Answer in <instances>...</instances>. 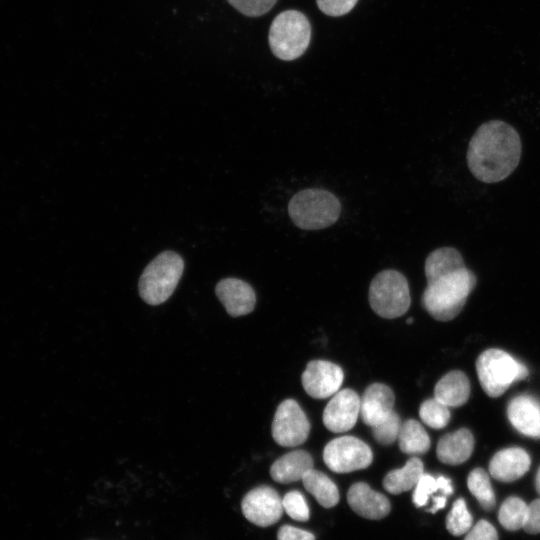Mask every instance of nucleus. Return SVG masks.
I'll return each mask as SVG.
<instances>
[{"label": "nucleus", "mask_w": 540, "mask_h": 540, "mask_svg": "<svg viewBox=\"0 0 540 540\" xmlns=\"http://www.w3.org/2000/svg\"><path fill=\"white\" fill-rule=\"evenodd\" d=\"M460 252L453 247H441L432 251L425 261L427 283L441 275L465 267Z\"/></svg>", "instance_id": "obj_22"}, {"label": "nucleus", "mask_w": 540, "mask_h": 540, "mask_svg": "<svg viewBox=\"0 0 540 540\" xmlns=\"http://www.w3.org/2000/svg\"><path fill=\"white\" fill-rule=\"evenodd\" d=\"M467 486L484 510L490 511L495 508V495L485 470L473 469L467 477Z\"/></svg>", "instance_id": "obj_26"}, {"label": "nucleus", "mask_w": 540, "mask_h": 540, "mask_svg": "<svg viewBox=\"0 0 540 540\" xmlns=\"http://www.w3.org/2000/svg\"><path fill=\"white\" fill-rule=\"evenodd\" d=\"M352 510L367 519H381L390 512V502L383 494L374 491L368 484H353L347 493Z\"/></svg>", "instance_id": "obj_15"}, {"label": "nucleus", "mask_w": 540, "mask_h": 540, "mask_svg": "<svg viewBox=\"0 0 540 540\" xmlns=\"http://www.w3.org/2000/svg\"><path fill=\"white\" fill-rule=\"evenodd\" d=\"M311 38L307 17L297 10L279 13L272 21L268 41L272 53L284 61H292L306 51Z\"/></svg>", "instance_id": "obj_4"}, {"label": "nucleus", "mask_w": 540, "mask_h": 540, "mask_svg": "<svg viewBox=\"0 0 540 540\" xmlns=\"http://www.w3.org/2000/svg\"><path fill=\"white\" fill-rule=\"evenodd\" d=\"M436 483L438 491H441L442 494L449 496L453 493L451 481L447 477L439 476L438 478H436Z\"/></svg>", "instance_id": "obj_37"}, {"label": "nucleus", "mask_w": 540, "mask_h": 540, "mask_svg": "<svg viewBox=\"0 0 540 540\" xmlns=\"http://www.w3.org/2000/svg\"><path fill=\"white\" fill-rule=\"evenodd\" d=\"M323 460L336 473H348L367 468L373 455L370 447L353 436H342L331 440L324 448Z\"/></svg>", "instance_id": "obj_8"}, {"label": "nucleus", "mask_w": 540, "mask_h": 540, "mask_svg": "<svg viewBox=\"0 0 540 540\" xmlns=\"http://www.w3.org/2000/svg\"><path fill=\"white\" fill-rule=\"evenodd\" d=\"M480 384L487 395L499 397L511 384L528 376L524 364L500 349L482 352L476 361Z\"/></svg>", "instance_id": "obj_6"}, {"label": "nucleus", "mask_w": 540, "mask_h": 540, "mask_svg": "<svg viewBox=\"0 0 540 540\" xmlns=\"http://www.w3.org/2000/svg\"><path fill=\"white\" fill-rule=\"evenodd\" d=\"M447 496L446 495H440V496H437V497H434L433 498V506L429 509V511L431 513H435L436 511H438L439 509H442L445 507L446 505V498Z\"/></svg>", "instance_id": "obj_38"}, {"label": "nucleus", "mask_w": 540, "mask_h": 540, "mask_svg": "<svg viewBox=\"0 0 540 540\" xmlns=\"http://www.w3.org/2000/svg\"><path fill=\"white\" fill-rule=\"evenodd\" d=\"M302 482L305 489L315 497L321 506L330 508L338 503V488L323 472L312 469L304 475Z\"/></svg>", "instance_id": "obj_23"}, {"label": "nucleus", "mask_w": 540, "mask_h": 540, "mask_svg": "<svg viewBox=\"0 0 540 540\" xmlns=\"http://www.w3.org/2000/svg\"><path fill=\"white\" fill-rule=\"evenodd\" d=\"M399 415L393 410L381 422L372 427L374 438L383 445H389L398 439L401 428Z\"/></svg>", "instance_id": "obj_29"}, {"label": "nucleus", "mask_w": 540, "mask_h": 540, "mask_svg": "<svg viewBox=\"0 0 540 540\" xmlns=\"http://www.w3.org/2000/svg\"><path fill=\"white\" fill-rule=\"evenodd\" d=\"M358 0H316L318 8L326 15L338 17L349 13Z\"/></svg>", "instance_id": "obj_33"}, {"label": "nucleus", "mask_w": 540, "mask_h": 540, "mask_svg": "<svg viewBox=\"0 0 540 540\" xmlns=\"http://www.w3.org/2000/svg\"><path fill=\"white\" fill-rule=\"evenodd\" d=\"M184 270L182 257L174 251L157 255L143 270L139 294L150 305L165 302L174 292Z\"/></svg>", "instance_id": "obj_5"}, {"label": "nucleus", "mask_w": 540, "mask_h": 540, "mask_svg": "<svg viewBox=\"0 0 540 540\" xmlns=\"http://www.w3.org/2000/svg\"><path fill=\"white\" fill-rule=\"evenodd\" d=\"M277 540H315L311 532L290 525L280 527Z\"/></svg>", "instance_id": "obj_36"}, {"label": "nucleus", "mask_w": 540, "mask_h": 540, "mask_svg": "<svg viewBox=\"0 0 540 540\" xmlns=\"http://www.w3.org/2000/svg\"><path fill=\"white\" fill-rule=\"evenodd\" d=\"M472 516L466 507L464 499L459 498L454 503L446 518V528L454 536L467 533L472 526Z\"/></svg>", "instance_id": "obj_28"}, {"label": "nucleus", "mask_w": 540, "mask_h": 540, "mask_svg": "<svg viewBox=\"0 0 540 540\" xmlns=\"http://www.w3.org/2000/svg\"><path fill=\"white\" fill-rule=\"evenodd\" d=\"M535 487H536L537 493L540 495V467L536 474Z\"/></svg>", "instance_id": "obj_39"}, {"label": "nucleus", "mask_w": 540, "mask_h": 540, "mask_svg": "<svg viewBox=\"0 0 540 540\" xmlns=\"http://www.w3.org/2000/svg\"><path fill=\"white\" fill-rule=\"evenodd\" d=\"M242 513L246 519L260 527L276 523L283 513L282 499L272 487L258 486L242 499Z\"/></svg>", "instance_id": "obj_10"}, {"label": "nucleus", "mask_w": 540, "mask_h": 540, "mask_svg": "<svg viewBox=\"0 0 540 540\" xmlns=\"http://www.w3.org/2000/svg\"><path fill=\"white\" fill-rule=\"evenodd\" d=\"M437 491L436 479L433 476L424 473L415 486V491L413 493L414 504L416 507L424 506L430 495Z\"/></svg>", "instance_id": "obj_32"}, {"label": "nucleus", "mask_w": 540, "mask_h": 540, "mask_svg": "<svg viewBox=\"0 0 540 540\" xmlns=\"http://www.w3.org/2000/svg\"><path fill=\"white\" fill-rule=\"evenodd\" d=\"M342 369L329 361H310L302 374V385L306 393L316 399L332 396L343 382Z\"/></svg>", "instance_id": "obj_11"}, {"label": "nucleus", "mask_w": 540, "mask_h": 540, "mask_svg": "<svg viewBox=\"0 0 540 540\" xmlns=\"http://www.w3.org/2000/svg\"><path fill=\"white\" fill-rule=\"evenodd\" d=\"M449 407L436 398L425 400L420 408L419 415L421 420L431 428L441 429L447 425L450 420Z\"/></svg>", "instance_id": "obj_27"}, {"label": "nucleus", "mask_w": 540, "mask_h": 540, "mask_svg": "<svg viewBox=\"0 0 540 540\" xmlns=\"http://www.w3.org/2000/svg\"><path fill=\"white\" fill-rule=\"evenodd\" d=\"M292 222L303 230H319L334 224L341 213L339 199L331 192L309 188L297 192L288 204Z\"/></svg>", "instance_id": "obj_3"}, {"label": "nucleus", "mask_w": 540, "mask_h": 540, "mask_svg": "<svg viewBox=\"0 0 540 540\" xmlns=\"http://www.w3.org/2000/svg\"><path fill=\"white\" fill-rule=\"evenodd\" d=\"M283 510L294 520L309 519V507L304 496L299 491H290L282 499Z\"/></svg>", "instance_id": "obj_30"}, {"label": "nucleus", "mask_w": 540, "mask_h": 540, "mask_svg": "<svg viewBox=\"0 0 540 540\" xmlns=\"http://www.w3.org/2000/svg\"><path fill=\"white\" fill-rule=\"evenodd\" d=\"M310 424L299 404L293 399L284 400L277 408L272 422V436L276 443L295 447L305 442Z\"/></svg>", "instance_id": "obj_9"}, {"label": "nucleus", "mask_w": 540, "mask_h": 540, "mask_svg": "<svg viewBox=\"0 0 540 540\" xmlns=\"http://www.w3.org/2000/svg\"><path fill=\"white\" fill-rule=\"evenodd\" d=\"M527 533H540V498L528 505V518L523 528Z\"/></svg>", "instance_id": "obj_35"}, {"label": "nucleus", "mask_w": 540, "mask_h": 540, "mask_svg": "<svg viewBox=\"0 0 540 540\" xmlns=\"http://www.w3.org/2000/svg\"><path fill=\"white\" fill-rule=\"evenodd\" d=\"M473 448L474 438L472 433L466 428H461L441 437L437 445L436 454L441 462L449 465H458L469 459Z\"/></svg>", "instance_id": "obj_18"}, {"label": "nucleus", "mask_w": 540, "mask_h": 540, "mask_svg": "<svg viewBox=\"0 0 540 540\" xmlns=\"http://www.w3.org/2000/svg\"><path fill=\"white\" fill-rule=\"evenodd\" d=\"M464 540H498V534L492 524L486 520H480L467 532Z\"/></svg>", "instance_id": "obj_34"}, {"label": "nucleus", "mask_w": 540, "mask_h": 540, "mask_svg": "<svg viewBox=\"0 0 540 540\" xmlns=\"http://www.w3.org/2000/svg\"><path fill=\"white\" fill-rule=\"evenodd\" d=\"M237 11L248 17H258L267 13L277 0H227Z\"/></svg>", "instance_id": "obj_31"}, {"label": "nucleus", "mask_w": 540, "mask_h": 540, "mask_svg": "<svg viewBox=\"0 0 540 540\" xmlns=\"http://www.w3.org/2000/svg\"><path fill=\"white\" fill-rule=\"evenodd\" d=\"M470 383L467 376L459 370L445 374L435 385L434 396L448 407H458L467 402Z\"/></svg>", "instance_id": "obj_20"}, {"label": "nucleus", "mask_w": 540, "mask_h": 540, "mask_svg": "<svg viewBox=\"0 0 540 540\" xmlns=\"http://www.w3.org/2000/svg\"><path fill=\"white\" fill-rule=\"evenodd\" d=\"M522 144L518 132L501 120L482 124L472 136L467 150L471 173L485 183L507 178L518 166Z\"/></svg>", "instance_id": "obj_1"}, {"label": "nucleus", "mask_w": 540, "mask_h": 540, "mask_svg": "<svg viewBox=\"0 0 540 540\" xmlns=\"http://www.w3.org/2000/svg\"><path fill=\"white\" fill-rule=\"evenodd\" d=\"M528 518V505L519 497H509L498 512L500 524L509 531L524 528Z\"/></svg>", "instance_id": "obj_25"}, {"label": "nucleus", "mask_w": 540, "mask_h": 540, "mask_svg": "<svg viewBox=\"0 0 540 540\" xmlns=\"http://www.w3.org/2000/svg\"><path fill=\"white\" fill-rule=\"evenodd\" d=\"M216 295L229 315L238 317L250 313L256 303L253 288L237 278H225L218 282Z\"/></svg>", "instance_id": "obj_13"}, {"label": "nucleus", "mask_w": 540, "mask_h": 540, "mask_svg": "<svg viewBox=\"0 0 540 540\" xmlns=\"http://www.w3.org/2000/svg\"><path fill=\"white\" fill-rule=\"evenodd\" d=\"M312 469L311 455L304 450H295L277 459L270 468V475L279 483H291L302 480Z\"/></svg>", "instance_id": "obj_19"}, {"label": "nucleus", "mask_w": 540, "mask_h": 540, "mask_svg": "<svg viewBox=\"0 0 540 540\" xmlns=\"http://www.w3.org/2000/svg\"><path fill=\"white\" fill-rule=\"evenodd\" d=\"M423 474L422 461L417 457H411L402 468L386 474L383 486L391 494H400L415 488Z\"/></svg>", "instance_id": "obj_21"}, {"label": "nucleus", "mask_w": 540, "mask_h": 540, "mask_svg": "<svg viewBox=\"0 0 540 540\" xmlns=\"http://www.w3.org/2000/svg\"><path fill=\"white\" fill-rule=\"evenodd\" d=\"M369 303L374 312L383 318L402 316L411 303L405 276L392 269L379 272L370 283Z\"/></svg>", "instance_id": "obj_7"}, {"label": "nucleus", "mask_w": 540, "mask_h": 540, "mask_svg": "<svg viewBox=\"0 0 540 540\" xmlns=\"http://www.w3.org/2000/svg\"><path fill=\"white\" fill-rule=\"evenodd\" d=\"M395 396L390 387L382 383L368 386L360 401V415L363 422L373 427L393 411Z\"/></svg>", "instance_id": "obj_16"}, {"label": "nucleus", "mask_w": 540, "mask_h": 540, "mask_svg": "<svg viewBox=\"0 0 540 540\" xmlns=\"http://www.w3.org/2000/svg\"><path fill=\"white\" fill-rule=\"evenodd\" d=\"M398 441L400 450L406 454H423L430 448L428 434L414 419H408L401 424Z\"/></svg>", "instance_id": "obj_24"}, {"label": "nucleus", "mask_w": 540, "mask_h": 540, "mask_svg": "<svg viewBox=\"0 0 540 540\" xmlns=\"http://www.w3.org/2000/svg\"><path fill=\"white\" fill-rule=\"evenodd\" d=\"M358 394L352 389H343L334 394L323 411V423L335 433L353 428L360 414Z\"/></svg>", "instance_id": "obj_12"}, {"label": "nucleus", "mask_w": 540, "mask_h": 540, "mask_svg": "<svg viewBox=\"0 0 540 540\" xmlns=\"http://www.w3.org/2000/svg\"><path fill=\"white\" fill-rule=\"evenodd\" d=\"M413 322L412 318L407 319V324H411Z\"/></svg>", "instance_id": "obj_40"}, {"label": "nucleus", "mask_w": 540, "mask_h": 540, "mask_svg": "<svg viewBox=\"0 0 540 540\" xmlns=\"http://www.w3.org/2000/svg\"><path fill=\"white\" fill-rule=\"evenodd\" d=\"M475 285L476 277L466 266L446 273L427 283L422 305L433 318L452 320L464 307Z\"/></svg>", "instance_id": "obj_2"}, {"label": "nucleus", "mask_w": 540, "mask_h": 540, "mask_svg": "<svg viewBox=\"0 0 540 540\" xmlns=\"http://www.w3.org/2000/svg\"><path fill=\"white\" fill-rule=\"evenodd\" d=\"M527 452L518 447L498 451L489 463L490 475L501 482H513L521 478L530 467Z\"/></svg>", "instance_id": "obj_17"}, {"label": "nucleus", "mask_w": 540, "mask_h": 540, "mask_svg": "<svg viewBox=\"0 0 540 540\" xmlns=\"http://www.w3.org/2000/svg\"><path fill=\"white\" fill-rule=\"evenodd\" d=\"M511 424L521 434L540 438V401L531 395L513 398L507 407Z\"/></svg>", "instance_id": "obj_14"}]
</instances>
